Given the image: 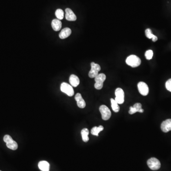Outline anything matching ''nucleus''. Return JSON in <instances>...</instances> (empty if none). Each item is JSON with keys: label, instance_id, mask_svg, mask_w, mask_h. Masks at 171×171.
<instances>
[{"label": "nucleus", "instance_id": "22", "mask_svg": "<svg viewBox=\"0 0 171 171\" xmlns=\"http://www.w3.org/2000/svg\"><path fill=\"white\" fill-rule=\"evenodd\" d=\"M55 15L58 18V19L59 20H61L63 19L64 18V12L63 10L61 9H57V10H56Z\"/></svg>", "mask_w": 171, "mask_h": 171}, {"label": "nucleus", "instance_id": "9", "mask_svg": "<svg viewBox=\"0 0 171 171\" xmlns=\"http://www.w3.org/2000/svg\"><path fill=\"white\" fill-rule=\"evenodd\" d=\"M138 89L142 95L147 96L149 93V88L147 84L144 82H140L138 83Z\"/></svg>", "mask_w": 171, "mask_h": 171}, {"label": "nucleus", "instance_id": "14", "mask_svg": "<svg viewBox=\"0 0 171 171\" xmlns=\"http://www.w3.org/2000/svg\"><path fill=\"white\" fill-rule=\"evenodd\" d=\"M71 86L73 87H77L80 84V80L77 76L75 75H71L69 80Z\"/></svg>", "mask_w": 171, "mask_h": 171}, {"label": "nucleus", "instance_id": "11", "mask_svg": "<svg viewBox=\"0 0 171 171\" xmlns=\"http://www.w3.org/2000/svg\"><path fill=\"white\" fill-rule=\"evenodd\" d=\"M161 128L164 133H167L171 131V119H168L163 121L161 124Z\"/></svg>", "mask_w": 171, "mask_h": 171}, {"label": "nucleus", "instance_id": "3", "mask_svg": "<svg viewBox=\"0 0 171 171\" xmlns=\"http://www.w3.org/2000/svg\"><path fill=\"white\" fill-rule=\"evenodd\" d=\"M106 79V76L104 73L98 74L97 77H95V84L94 87L98 90H100L103 88V83Z\"/></svg>", "mask_w": 171, "mask_h": 171}, {"label": "nucleus", "instance_id": "12", "mask_svg": "<svg viewBox=\"0 0 171 171\" xmlns=\"http://www.w3.org/2000/svg\"><path fill=\"white\" fill-rule=\"evenodd\" d=\"M75 100L77 102V105L80 108H85L86 107V102H85V101L84 100L82 96H81V94L80 93H77L76 94L75 97Z\"/></svg>", "mask_w": 171, "mask_h": 171}, {"label": "nucleus", "instance_id": "17", "mask_svg": "<svg viewBox=\"0 0 171 171\" xmlns=\"http://www.w3.org/2000/svg\"><path fill=\"white\" fill-rule=\"evenodd\" d=\"M50 164L47 161H40L38 164L39 169L42 171H50Z\"/></svg>", "mask_w": 171, "mask_h": 171}, {"label": "nucleus", "instance_id": "25", "mask_svg": "<svg viewBox=\"0 0 171 171\" xmlns=\"http://www.w3.org/2000/svg\"></svg>", "mask_w": 171, "mask_h": 171}, {"label": "nucleus", "instance_id": "10", "mask_svg": "<svg viewBox=\"0 0 171 171\" xmlns=\"http://www.w3.org/2000/svg\"><path fill=\"white\" fill-rule=\"evenodd\" d=\"M144 111V110L142 108V104L141 103H135V104L133 105V107H131L130 110L129 111V113L130 114H134L136 112L139 113H143Z\"/></svg>", "mask_w": 171, "mask_h": 171}, {"label": "nucleus", "instance_id": "23", "mask_svg": "<svg viewBox=\"0 0 171 171\" xmlns=\"http://www.w3.org/2000/svg\"><path fill=\"white\" fill-rule=\"evenodd\" d=\"M153 56V50H149L145 52V57L147 60H150L152 59Z\"/></svg>", "mask_w": 171, "mask_h": 171}, {"label": "nucleus", "instance_id": "20", "mask_svg": "<svg viewBox=\"0 0 171 171\" xmlns=\"http://www.w3.org/2000/svg\"><path fill=\"white\" fill-rule=\"evenodd\" d=\"M81 136L83 141L85 142H88L89 140V137L88 135L89 134V130L87 128H84L81 130Z\"/></svg>", "mask_w": 171, "mask_h": 171}, {"label": "nucleus", "instance_id": "19", "mask_svg": "<svg viewBox=\"0 0 171 171\" xmlns=\"http://www.w3.org/2000/svg\"><path fill=\"white\" fill-rule=\"evenodd\" d=\"M103 130H104V127L102 126H99L98 127L95 126L92 128L91 130V133L93 135L98 136L99 133L102 131H103Z\"/></svg>", "mask_w": 171, "mask_h": 171}, {"label": "nucleus", "instance_id": "2", "mask_svg": "<svg viewBox=\"0 0 171 171\" xmlns=\"http://www.w3.org/2000/svg\"><path fill=\"white\" fill-rule=\"evenodd\" d=\"M3 141L6 143V146L9 149L13 150H16L18 148V145L17 142L13 140L10 135H6L3 137Z\"/></svg>", "mask_w": 171, "mask_h": 171}, {"label": "nucleus", "instance_id": "4", "mask_svg": "<svg viewBox=\"0 0 171 171\" xmlns=\"http://www.w3.org/2000/svg\"><path fill=\"white\" fill-rule=\"evenodd\" d=\"M147 164L151 170L156 171L158 170L161 167V163L157 158L152 157L148 160Z\"/></svg>", "mask_w": 171, "mask_h": 171}, {"label": "nucleus", "instance_id": "13", "mask_svg": "<svg viewBox=\"0 0 171 171\" xmlns=\"http://www.w3.org/2000/svg\"><path fill=\"white\" fill-rule=\"evenodd\" d=\"M65 12H66L65 17L67 20L68 21H76L77 17L71 9L70 8H67L65 10Z\"/></svg>", "mask_w": 171, "mask_h": 171}, {"label": "nucleus", "instance_id": "6", "mask_svg": "<svg viewBox=\"0 0 171 171\" xmlns=\"http://www.w3.org/2000/svg\"><path fill=\"white\" fill-rule=\"evenodd\" d=\"M91 70L89 72V76L90 78H95L98 75V72L101 70L99 65L96 64L94 62L91 63Z\"/></svg>", "mask_w": 171, "mask_h": 171}, {"label": "nucleus", "instance_id": "15", "mask_svg": "<svg viewBox=\"0 0 171 171\" xmlns=\"http://www.w3.org/2000/svg\"><path fill=\"white\" fill-rule=\"evenodd\" d=\"M71 34V30L69 28H65L62 30L60 34H59V37L61 39H66Z\"/></svg>", "mask_w": 171, "mask_h": 171}, {"label": "nucleus", "instance_id": "1", "mask_svg": "<svg viewBox=\"0 0 171 171\" xmlns=\"http://www.w3.org/2000/svg\"><path fill=\"white\" fill-rule=\"evenodd\" d=\"M126 63L128 65L132 68H136L141 64V61L139 57L135 55H131L127 57Z\"/></svg>", "mask_w": 171, "mask_h": 171}, {"label": "nucleus", "instance_id": "18", "mask_svg": "<svg viewBox=\"0 0 171 171\" xmlns=\"http://www.w3.org/2000/svg\"><path fill=\"white\" fill-rule=\"evenodd\" d=\"M145 34L147 38L149 39H152L154 42H156L158 40L157 36H155L152 34V31L150 29H147V30H145Z\"/></svg>", "mask_w": 171, "mask_h": 171}, {"label": "nucleus", "instance_id": "7", "mask_svg": "<svg viewBox=\"0 0 171 171\" xmlns=\"http://www.w3.org/2000/svg\"><path fill=\"white\" fill-rule=\"evenodd\" d=\"M99 111L101 114L102 119L104 120H107L110 118L111 112L108 107L105 105H101L99 107Z\"/></svg>", "mask_w": 171, "mask_h": 171}, {"label": "nucleus", "instance_id": "16", "mask_svg": "<svg viewBox=\"0 0 171 171\" xmlns=\"http://www.w3.org/2000/svg\"><path fill=\"white\" fill-rule=\"evenodd\" d=\"M52 26L53 30L55 31H59L62 27V22L61 20L56 19L52 21Z\"/></svg>", "mask_w": 171, "mask_h": 171}, {"label": "nucleus", "instance_id": "21", "mask_svg": "<svg viewBox=\"0 0 171 171\" xmlns=\"http://www.w3.org/2000/svg\"><path fill=\"white\" fill-rule=\"evenodd\" d=\"M110 101L111 103V107H112L113 110L116 113L119 112L120 110V107L119 105V104L113 98H111Z\"/></svg>", "mask_w": 171, "mask_h": 171}, {"label": "nucleus", "instance_id": "5", "mask_svg": "<svg viewBox=\"0 0 171 171\" xmlns=\"http://www.w3.org/2000/svg\"><path fill=\"white\" fill-rule=\"evenodd\" d=\"M61 90L62 92L64 93L70 97H72L74 94L72 86L67 83L63 82L61 84Z\"/></svg>", "mask_w": 171, "mask_h": 171}, {"label": "nucleus", "instance_id": "8", "mask_svg": "<svg viewBox=\"0 0 171 171\" xmlns=\"http://www.w3.org/2000/svg\"><path fill=\"white\" fill-rule=\"evenodd\" d=\"M116 98L114 100L119 104H122L124 102L125 93L122 89L121 88H117L115 91Z\"/></svg>", "mask_w": 171, "mask_h": 171}, {"label": "nucleus", "instance_id": "24", "mask_svg": "<svg viewBox=\"0 0 171 171\" xmlns=\"http://www.w3.org/2000/svg\"><path fill=\"white\" fill-rule=\"evenodd\" d=\"M165 87L167 90L171 92V79H169L166 81L165 83Z\"/></svg>", "mask_w": 171, "mask_h": 171}]
</instances>
